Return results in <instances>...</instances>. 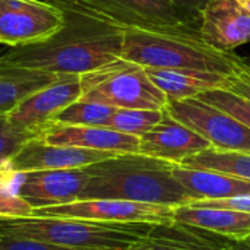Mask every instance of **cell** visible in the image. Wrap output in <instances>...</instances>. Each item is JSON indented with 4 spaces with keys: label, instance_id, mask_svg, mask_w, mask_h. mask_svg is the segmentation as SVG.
Wrapping results in <instances>:
<instances>
[{
    "label": "cell",
    "instance_id": "836d02e7",
    "mask_svg": "<svg viewBox=\"0 0 250 250\" xmlns=\"http://www.w3.org/2000/svg\"><path fill=\"white\" fill-rule=\"evenodd\" d=\"M236 1H237L243 9H246V10L250 13V0H236Z\"/></svg>",
    "mask_w": 250,
    "mask_h": 250
},
{
    "label": "cell",
    "instance_id": "d6986e66",
    "mask_svg": "<svg viewBox=\"0 0 250 250\" xmlns=\"http://www.w3.org/2000/svg\"><path fill=\"white\" fill-rule=\"evenodd\" d=\"M145 240L177 250H224L237 243L209 230L179 221L152 226Z\"/></svg>",
    "mask_w": 250,
    "mask_h": 250
},
{
    "label": "cell",
    "instance_id": "5b68a950",
    "mask_svg": "<svg viewBox=\"0 0 250 250\" xmlns=\"http://www.w3.org/2000/svg\"><path fill=\"white\" fill-rule=\"evenodd\" d=\"M73 6L125 31L201 35V13L173 0H75Z\"/></svg>",
    "mask_w": 250,
    "mask_h": 250
},
{
    "label": "cell",
    "instance_id": "e575fe53",
    "mask_svg": "<svg viewBox=\"0 0 250 250\" xmlns=\"http://www.w3.org/2000/svg\"><path fill=\"white\" fill-rule=\"evenodd\" d=\"M243 243H245V245H246L248 248H250V240H246V242H243Z\"/></svg>",
    "mask_w": 250,
    "mask_h": 250
},
{
    "label": "cell",
    "instance_id": "e0dca14e",
    "mask_svg": "<svg viewBox=\"0 0 250 250\" xmlns=\"http://www.w3.org/2000/svg\"><path fill=\"white\" fill-rule=\"evenodd\" d=\"M174 221L209 230L237 243L250 239L249 212L182 205L174 208Z\"/></svg>",
    "mask_w": 250,
    "mask_h": 250
},
{
    "label": "cell",
    "instance_id": "4dcf8cb0",
    "mask_svg": "<svg viewBox=\"0 0 250 250\" xmlns=\"http://www.w3.org/2000/svg\"><path fill=\"white\" fill-rule=\"evenodd\" d=\"M129 250H177L173 248H167V246H161V245H155L151 242H146L145 239L139 243H136L135 246H132Z\"/></svg>",
    "mask_w": 250,
    "mask_h": 250
},
{
    "label": "cell",
    "instance_id": "cb8c5ba5",
    "mask_svg": "<svg viewBox=\"0 0 250 250\" xmlns=\"http://www.w3.org/2000/svg\"><path fill=\"white\" fill-rule=\"evenodd\" d=\"M164 110H127L117 108L107 127L141 138L163 119Z\"/></svg>",
    "mask_w": 250,
    "mask_h": 250
},
{
    "label": "cell",
    "instance_id": "8fae6325",
    "mask_svg": "<svg viewBox=\"0 0 250 250\" xmlns=\"http://www.w3.org/2000/svg\"><path fill=\"white\" fill-rule=\"evenodd\" d=\"M21 173L19 196L34 209L79 201L89 182V174L85 168Z\"/></svg>",
    "mask_w": 250,
    "mask_h": 250
},
{
    "label": "cell",
    "instance_id": "8992f818",
    "mask_svg": "<svg viewBox=\"0 0 250 250\" xmlns=\"http://www.w3.org/2000/svg\"><path fill=\"white\" fill-rule=\"evenodd\" d=\"M81 81L83 101L127 110H164L168 103L145 67L125 59L83 75Z\"/></svg>",
    "mask_w": 250,
    "mask_h": 250
},
{
    "label": "cell",
    "instance_id": "ac0fdd59",
    "mask_svg": "<svg viewBox=\"0 0 250 250\" xmlns=\"http://www.w3.org/2000/svg\"><path fill=\"white\" fill-rule=\"evenodd\" d=\"M176 180L196 199H229L250 195V183L209 170L190 168L174 164L171 168Z\"/></svg>",
    "mask_w": 250,
    "mask_h": 250
},
{
    "label": "cell",
    "instance_id": "277c9868",
    "mask_svg": "<svg viewBox=\"0 0 250 250\" xmlns=\"http://www.w3.org/2000/svg\"><path fill=\"white\" fill-rule=\"evenodd\" d=\"M122 59L145 69H195L233 73L242 57L215 50L201 35L126 29Z\"/></svg>",
    "mask_w": 250,
    "mask_h": 250
},
{
    "label": "cell",
    "instance_id": "7c38bea8",
    "mask_svg": "<svg viewBox=\"0 0 250 250\" xmlns=\"http://www.w3.org/2000/svg\"><path fill=\"white\" fill-rule=\"evenodd\" d=\"M119 154L83 149L75 146L53 145L41 138L28 141L12 158L10 164L18 171L40 170H73L85 168L91 164L113 158Z\"/></svg>",
    "mask_w": 250,
    "mask_h": 250
},
{
    "label": "cell",
    "instance_id": "d590c367",
    "mask_svg": "<svg viewBox=\"0 0 250 250\" xmlns=\"http://www.w3.org/2000/svg\"><path fill=\"white\" fill-rule=\"evenodd\" d=\"M249 240H250V239H249Z\"/></svg>",
    "mask_w": 250,
    "mask_h": 250
},
{
    "label": "cell",
    "instance_id": "7402d4cb",
    "mask_svg": "<svg viewBox=\"0 0 250 250\" xmlns=\"http://www.w3.org/2000/svg\"><path fill=\"white\" fill-rule=\"evenodd\" d=\"M22 173L15 170L10 160L0 164V217H26L34 208L19 196Z\"/></svg>",
    "mask_w": 250,
    "mask_h": 250
},
{
    "label": "cell",
    "instance_id": "7a4b0ae2",
    "mask_svg": "<svg viewBox=\"0 0 250 250\" xmlns=\"http://www.w3.org/2000/svg\"><path fill=\"white\" fill-rule=\"evenodd\" d=\"M173 163L142 154H119L85 167L89 182L82 199H123L182 207L196 199L176 180Z\"/></svg>",
    "mask_w": 250,
    "mask_h": 250
},
{
    "label": "cell",
    "instance_id": "ba28073f",
    "mask_svg": "<svg viewBox=\"0 0 250 250\" xmlns=\"http://www.w3.org/2000/svg\"><path fill=\"white\" fill-rule=\"evenodd\" d=\"M166 111L205 138L211 148L250 154V127L198 98L168 101Z\"/></svg>",
    "mask_w": 250,
    "mask_h": 250
},
{
    "label": "cell",
    "instance_id": "44dd1931",
    "mask_svg": "<svg viewBox=\"0 0 250 250\" xmlns=\"http://www.w3.org/2000/svg\"><path fill=\"white\" fill-rule=\"evenodd\" d=\"M180 166L223 173L250 183V154L245 152L209 148L186 158Z\"/></svg>",
    "mask_w": 250,
    "mask_h": 250
},
{
    "label": "cell",
    "instance_id": "4316f807",
    "mask_svg": "<svg viewBox=\"0 0 250 250\" xmlns=\"http://www.w3.org/2000/svg\"><path fill=\"white\" fill-rule=\"evenodd\" d=\"M226 91H230L236 95H240L246 100H250V60L243 59L237 64V67L233 70V73L229 75Z\"/></svg>",
    "mask_w": 250,
    "mask_h": 250
},
{
    "label": "cell",
    "instance_id": "52a82bcc",
    "mask_svg": "<svg viewBox=\"0 0 250 250\" xmlns=\"http://www.w3.org/2000/svg\"><path fill=\"white\" fill-rule=\"evenodd\" d=\"M66 23V12L42 0H0V45L6 48L41 42Z\"/></svg>",
    "mask_w": 250,
    "mask_h": 250
},
{
    "label": "cell",
    "instance_id": "ffe728a7",
    "mask_svg": "<svg viewBox=\"0 0 250 250\" xmlns=\"http://www.w3.org/2000/svg\"><path fill=\"white\" fill-rule=\"evenodd\" d=\"M62 76L0 63V114H9L23 100Z\"/></svg>",
    "mask_w": 250,
    "mask_h": 250
},
{
    "label": "cell",
    "instance_id": "d4e9b609",
    "mask_svg": "<svg viewBox=\"0 0 250 250\" xmlns=\"http://www.w3.org/2000/svg\"><path fill=\"white\" fill-rule=\"evenodd\" d=\"M205 104H209L226 114L234 117L245 126L250 127V100H246L240 95H236L226 89H212L207 91L196 97Z\"/></svg>",
    "mask_w": 250,
    "mask_h": 250
},
{
    "label": "cell",
    "instance_id": "f1b7e54d",
    "mask_svg": "<svg viewBox=\"0 0 250 250\" xmlns=\"http://www.w3.org/2000/svg\"><path fill=\"white\" fill-rule=\"evenodd\" d=\"M190 207L196 208H218V209H233L250 214V195L236 196L229 199H208V201H196L190 204Z\"/></svg>",
    "mask_w": 250,
    "mask_h": 250
},
{
    "label": "cell",
    "instance_id": "2e32d148",
    "mask_svg": "<svg viewBox=\"0 0 250 250\" xmlns=\"http://www.w3.org/2000/svg\"><path fill=\"white\" fill-rule=\"evenodd\" d=\"M149 79L164 92L168 101L196 98L198 95L224 89L227 73L195 69H145Z\"/></svg>",
    "mask_w": 250,
    "mask_h": 250
},
{
    "label": "cell",
    "instance_id": "4fadbf2b",
    "mask_svg": "<svg viewBox=\"0 0 250 250\" xmlns=\"http://www.w3.org/2000/svg\"><path fill=\"white\" fill-rule=\"evenodd\" d=\"M139 139V154L173 164H182L186 158L211 148L205 138L173 119L166 108L160 123Z\"/></svg>",
    "mask_w": 250,
    "mask_h": 250
},
{
    "label": "cell",
    "instance_id": "3957f363",
    "mask_svg": "<svg viewBox=\"0 0 250 250\" xmlns=\"http://www.w3.org/2000/svg\"><path fill=\"white\" fill-rule=\"evenodd\" d=\"M155 224L105 223L60 217H0V236L23 237L89 250H129Z\"/></svg>",
    "mask_w": 250,
    "mask_h": 250
},
{
    "label": "cell",
    "instance_id": "603a6c76",
    "mask_svg": "<svg viewBox=\"0 0 250 250\" xmlns=\"http://www.w3.org/2000/svg\"><path fill=\"white\" fill-rule=\"evenodd\" d=\"M116 110L117 108L110 107V105L78 100L73 104L67 105L64 110H62L53 119L51 123L70 125V126H104L107 127Z\"/></svg>",
    "mask_w": 250,
    "mask_h": 250
},
{
    "label": "cell",
    "instance_id": "f546056e",
    "mask_svg": "<svg viewBox=\"0 0 250 250\" xmlns=\"http://www.w3.org/2000/svg\"><path fill=\"white\" fill-rule=\"evenodd\" d=\"M173 1H176L177 4H180V6H183V7L189 9V10H193V12L201 13L202 9H204L211 0H173Z\"/></svg>",
    "mask_w": 250,
    "mask_h": 250
},
{
    "label": "cell",
    "instance_id": "9c48e42d",
    "mask_svg": "<svg viewBox=\"0 0 250 250\" xmlns=\"http://www.w3.org/2000/svg\"><path fill=\"white\" fill-rule=\"evenodd\" d=\"M31 215L60 217L105 223L170 224L174 221V208L160 204H146L123 199H82L64 205L37 208Z\"/></svg>",
    "mask_w": 250,
    "mask_h": 250
},
{
    "label": "cell",
    "instance_id": "9a60e30c",
    "mask_svg": "<svg viewBox=\"0 0 250 250\" xmlns=\"http://www.w3.org/2000/svg\"><path fill=\"white\" fill-rule=\"evenodd\" d=\"M53 145L75 146L114 154H139L141 139L104 126H70L50 123L40 136Z\"/></svg>",
    "mask_w": 250,
    "mask_h": 250
},
{
    "label": "cell",
    "instance_id": "83f0119b",
    "mask_svg": "<svg viewBox=\"0 0 250 250\" xmlns=\"http://www.w3.org/2000/svg\"><path fill=\"white\" fill-rule=\"evenodd\" d=\"M0 250H89V249H75L59 246L47 242L23 239V237H12V236H0Z\"/></svg>",
    "mask_w": 250,
    "mask_h": 250
},
{
    "label": "cell",
    "instance_id": "5bb4252c",
    "mask_svg": "<svg viewBox=\"0 0 250 250\" xmlns=\"http://www.w3.org/2000/svg\"><path fill=\"white\" fill-rule=\"evenodd\" d=\"M201 19V35L215 50L231 53L250 42V13L236 0H211Z\"/></svg>",
    "mask_w": 250,
    "mask_h": 250
},
{
    "label": "cell",
    "instance_id": "30bf717a",
    "mask_svg": "<svg viewBox=\"0 0 250 250\" xmlns=\"http://www.w3.org/2000/svg\"><path fill=\"white\" fill-rule=\"evenodd\" d=\"M81 76H62L29 95L7 116L15 126L42 133L62 110L81 100Z\"/></svg>",
    "mask_w": 250,
    "mask_h": 250
},
{
    "label": "cell",
    "instance_id": "d6a6232c",
    "mask_svg": "<svg viewBox=\"0 0 250 250\" xmlns=\"http://www.w3.org/2000/svg\"><path fill=\"white\" fill-rule=\"evenodd\" d=\"M224 250H250V248H248L245 243H234L233 246H230V248Z\"/></svg>",
    "mask_w": 250,
    "mask_h": 250
},
{
    "label": "cell",
    "instance_id": "6da1fadb",
    "mask_svg": "<svg viewBox=\"0 0 250 250\" xmlns=\"http://www.w3.org/2000/svg\"><path fill=\"white\" fill-rule=\"evenodd\" d=\"M66 23L53 37L0 51V63L57 76H83L122 59L125 29L75 6L64 9Z\"/></svg>",
    "mask_w": 250,
    "mask_h": 250
},
{
    "label": "cell",
    "instance_id": "484cf974",
    "mask_svg": "<svg viewBox=\"0 0 250 250\" xmlns=\"http://www.w3.org/2000/svg\"><path fill=\"white\" fill-rule=\"evenodd\" d=\"M41 133L15 126L7 114H0V164L10 160L28 141L40 138Z\"/></svg>",
    "mask_w": 250,
    "mask_h": 250
},
{
    "label": "cell",
    "instance_id": "1f68e13d",
    "mask_svg": "<svg viewBox=\"0 0 250 250\" xmlns=\"http://www.w3.org/2000/svg\"><path fill=\"white\" fill-rule=\"evenodd\" d=\"M42 1L53 3V4H56V6H59V7H62V9L64 10V9L73 6V1H75V0H42Z\"/></svg>",
    "mask_w": 250,
    "mask_h": 250
}]
</instances>
